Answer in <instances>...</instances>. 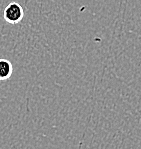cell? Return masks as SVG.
I'll list each match as a JSON object with an SVG mask.
<instances>
[{
	"label": "cell",
	"mask_w": 141,
	"mask_h": 149,
	"mask_svg": "<svg viewBox=\"0 0 141 149\" xmlns=\"http://www.w3.org/2000/svg\"><path fill=\"white\" fill-rule=\"evenodd\" d=\"M3 17L6 22L10 24H17L23 19L24 17V10L19 3L12 2L9 3L6 8L4 9Z\"/></svg>",
	"instance_id": "6da1fadb"
},
{
	"label": "cell",
	"mask_w": 141,
	"mask_h": 149,
	"mask_svg": "<svg viewBox=\"0 0 141 149\" xmlns=\"http://www.w3.org/2000/svg\"><path fill=\"white\" fill-rule=\"evenodd\" d=\"M12 64L7 59H0V80H6L12 75Z\"/></svg>",
	"instance_id": "7a4b0ae2"
}]
</instances>
